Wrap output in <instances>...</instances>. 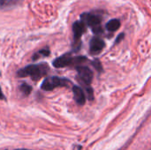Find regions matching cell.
I'll return each instance as SVG.
<instances>
[{"label": "cell", "mask_w": 151, "mask_h": 150, "mask_svg": "<svg viewBox=\"0 0 151 150\" xmlns=\"http://www.w3.org/2000/svg\"><path fill=\"white\" fill-rule=\"evenodd\" d=\"M50 70L49 65L46 63H40L38 65H29L24 68L19 69L17 72L19 78L30 77L33 80H39L41 78L45 76Z\"/></svg>", "instance_id": "1"}, {"label": "cell", "mask_w": 151, "mask_h": 150, "mask_svg": "<svg viewBox=\"0 0 151 150\" xmlns=\"http://www.w3.org/2000/svg\"><path fill=\"white\" fill-rule=\"evenodd\" d=\"M81 20L88 27L92 28L93 33L96 34H103L104 30L101 26V18L100 16L90 13V12H84L81 15Z\"/></svg>", "instance_id": "2"}, {"label": "cell", "mask_w": 151, "mask_h": 150, "mask_svg": "<svg viewBox=\"0 0 151 150\" xmlns=\"http://www.w3.org/2000/svg\"><path fill=\"white\" fill-rule=\"evenodd\" d=\"M72 85V81L67 78H61L58 76L48 77L44 79L41 85V88L44 91H51L57 88L60 87H69Z\"/></svg>", "instance_id": "3"}, {"label": "cell", "mask_w": 151, "mask_h": 150, "mask_svg": "<svg viewBox=\"0 0 151 150\" xmlns=\"http://www.w3.org/2000/svg\"><path fill=\"white\" fill-rule=\"evenodd\" d=\"M76 71H77V80L81 83V85L82 87L90 86L94 77L93 72L88 66H84V65H78L76 67Z\"/></svg>", "instance_id": "4"}, {"label": "cell", "mask_w": 151, "mask_h": 150, "mask_svg": "<svg viewBox=\"0 0 151 150\" xmlns=\"http://www.w3.org/2000/svg\"><path fill=\"white\" fill-rule=\"evenodd\" d=\"M52 65L55 68H64L66 66L75 65V57L72 53H65L60 57H58L52 61Z\"/></svg>", "instance_id": "5"}, {"label": "cell", "mask_w": 151, "mask_h": 150, "mask_svg": "<svg viewBox=\"0 0 151 150\" xmlns=\"http://www.w3.org/2000/svg\"><path fill=\"white\" fill-rule=\"evenodd\" d=\"M105 47V42L100 37L94 36L89 42V52L91 55H98Z\"/></svg>", "instance_id": "6"}, {"label": "cell", "mask_w": 151, "mask_h": 150, "mask_svg": "<svg viewBox=\"0 0 151 150\" xmlns=\"http://www.w3.org/2000/svg\"><path fill=\"white\" fill-rule=\"evenodd\" d=\"M87 26L81 21L77 20L73 25V43L80 42L82 34L86 32Z\"/></svg>", "instance_id": "7"}, {"label": "cell", "mask_w": 151, "mask_h": 150, "mask_svg": "<svg viewBox=\"0 0 151 150\" xmlns=\"http://www.w3.org/2000/svg\"><path fill=\"white\" fill-rule=\"evenodd\" d=\"M73 92L75 102L79 105H84L86 103V95L83 89L78 86H73Z\"/></svg>", "instance_id": "8"}, {"label": "cell", "mask_w": 151, "mask_h": 150, "mask_svg": "<svg viewBox=\"0 0 151 150\" xmlns=\"http://www.w3.org/2000/svg\"><path fill=\"white\" fill-rule=\"evenodd\" d=\"M23 0H0V11L13 9L22 4Z\"/></svg>", "instance_id": "9"}, {"label": "cell", "mask_w": 151, "mask_h": 150, "mask_svg": "<svg viewBox=\"0 0 151 150\" xmlns=\"http://www.w3.org/2000/svg\"><path fill=\"white\" fill-rule=\"evenodd\" d=\"M105 27L108 31L110 32H115L117 31L119 27H120V21L119 19H111L109 20L106 25H105Z\"/></svg>", "instance_id": "10"}, {"label": "cell", "mask_w": 151, "mask_h": 150, "mask_svg": "<svg viewBox=\"0 0 151 150\" xmlns=\"http://www.w3.org/2000/svg\"><path fill=\"white\" fill-rule=\"evenodd\" d=\"M50 55V49L48 47H46V48H43V49L38 50L37 52H35L32 57V60L35 61L38 58H41L42 57H49Z\"/></svg>", "instance_id": "11"}, {"label": "cell", "mask_w": 151, "mask_h": 150, "mask_svg": "<svg viewBox=\"0 0 151 150\" xmlns=\"http://www.w3.org/2000/svg\"><path fill=\"white\" fill-rule=\"evenodd\" d=\"M19 91L25 95V96H27V95H29V94L31 93V91H32V87L31 86H29L27 83H22L20 86H19Z\"/></svg>", "instance_id": "12"}, {"label": "cell", "mask_w": 151, "mask_h": 150, "mask_svg": "<svg viewBox=\"0 0 151 150\" xmlns=\"http://www.w3.org/2000/svg\"><path fill=\"white\" fill-rule=\"evenodd\" d=\"M85 91H86V94H87V96H88V99L89 101H93L94 100V91H93V88L90 87V86H85L83 87Z\"/></svg>", "instance_id": "13"}, {"label": "cell", "mask_w": 151, "mask_h": 150, "mask_svg": "<svg viewBox=\"0 0 151 150\" xmlns=\"http://www.w3.org/2000/svg\"><path fill=\"white\" fill-rule=\"evenodd\" d=\"M92 65L95 67V69L98 72H103V66L101 62L99 61V59H95L92 61Z\"/></svg>", "instance_id": "14"}, {"label": "cell", "mask_w": 151, "mask_h": 150, "mask_svg": "<svg viewBox=\"0 0 151 150\" xmlns=\"http://www.w3.org/2000/svg\"><path fill=\"white\" fill-rule=\"evenodd\" d=\"M124 36H125V34L124 33H121V34H119V35H118V37H117V39H116V41H115V44H118V43H119L123 39H124Z\"/></svg>", "instance_id": "15"}, {"label": "cell", "mask_w": 151, "mask_h": 150, "mask_svg": "<svg viewBox=\"0 0 151 150\" xmlns=\"http://www.w3.org/2000/svg\"><path fill=\"white\" fill-rule=\"evenodd\" d=\"M4 99H5V97H4V95L3 91H2L1 87H0V100H4Z\"/></svg>", "instance_id": "16"}, {"label": "cell", "mask_w": 151, "mask_h": 150, "mask_svg": "<svg viewBox=\"0 0 151 150\" xmlns=\"http://www.w3.org/2000/svg\"><path fill=\"white\" fill-rule=\"evenodd\" d=\"M18 150H27V149H18Z\"/></svg>", "instance_id": "17"}, {"label": "cell", "mask_w": 151, "mask_h": 150, "mask_svg": "<svg viewBox=\"0 0 151 150\" xmlns=\"http://www.w3.org/2000/svg\"><path fill=\"white\" fill-rule=\"evenodd\" d=\"M0 74H1V73H0Z\"/></svg>", "instance_id": "18"}]
</instances>
